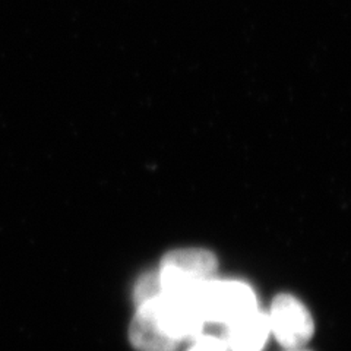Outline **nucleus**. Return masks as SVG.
<instances>
[{"label": "nucleus", "mask_w": 351, "mask_h": 351, "mask_svg": "<svg viewBox=\"0 0 351 351\" xmlns=\"http://www.w3.org/2000/svg\"><path fill=\"white\" fill-rule=\"evenodd\" d=\"M217 258L204 249L170 252L161 261L158 276L162 293L193 294L214 278Z\"/></svg>", "instance_id": "f257e3e1"}, {"label": "nucleus", "mask_w": 351, "mask_h": 351, "mask_svg": "<svg viewBox=\"0 0 351 351\" xmlns=\"http://www.w3.org/2000/svg\"><path fill=\"white\" fill-rule=\"evenodd\" d=\"M205 322L230 324L256 309L255 293L247 284L233 280L213 278L196 291Z\"/></svg>", "instance_id": "f03ea898"}, {"label": "nucleus", "mask_w": 351, "mask_h": 351, "mask_svg": "<svg viewBox=\"0 0 351 351\" xmlns=\"http://www.w3.org/2000/svg\"><path fill=\"white\" fill-rule=\"evenodd\" d=\"M157 321L174 341L195 339L202 335L205 319L193 294H166L152 300Z\"/></svg>", "instance_id": "7ed1b4c3"}, {"label": "nucleus", "mask_w": 351, "mask_h": 351, "mask_svg": "<svg viewBox=\"0 0 351 351\" xmlns=\"http://www.w3.org/2000/svg\"><path fill=\"white\" fill-rule=\"evenodd\" d=\"M271 331L287 350H295L309 341L315 331L312 315L306 306L290 294H280L268 315Z\"/></svg>", "instance_id": "20e7f679"}, {"label": "nucleus", "mask_w": 351, "mask_h": 351, "mask_svg": "<svg viewBox=\"0 0 351 351\" xmlns=\"http://www.w3.org/2000/svg\"><path fill=\"white\" fill-rule=\"evenodd\" d=\"M269 331L268 315L256 307L226 325L223 343L227 351H262Z\"/></svg>", "instance_id": "39448f33"}, {"label": "nucleus", "mask_w": 351, "mask_h": 351, "mask_svg": "<svg viewBox=\"0 0 351 351\" xmlns=\"http://www.w3.org/2000/svg\"><path fill=\"white\" fill-rule=\"evenodd\" d=\"M152 300L136 306L138 311L129 329L130 343L138 351H176L179 343L164 332L154 312Z\"/></svg>", "instance_id": "423d86ee"}, {"label": "nucleus", "mask_w": 351, "mask_h": 351, "mask_svg": "<svg viewBox=\"0 0 351 351\" xmlns=\"http://www.w3.org/2000/svg\"><path fill=\"white\" fill-rule=\"evenodd\" d=\"M161 294H162V287H161L158 271H149L136 281L135 290H134V298H135L136 306L149 302L152 299H157Z\"/></svg>", "instance_id": "0eeeda50"}, {"label": "nucleus", "mask_w": 351, "mask_h": 351, "mask_svg": "<svg viewBox=\"0 0 351 351\" xmlns=\"http://www.w3.org/2000/svg\"><path fill=\"white\" fill-rule=\"evenodd\" d=\"M188 351H227L221 338L214 335H199L193 339V344Z\"/></svg>", "instance_id": "6e6552de"}, {"label": "nucleus", "mask_w": 351, "mask_h": 351, "mask_svg": "<svg viewBox=\"0 0 351 351\" xmlns=\"http://www.w3.org/2000/svg\"><path fill=\"white\" fill-rule=\"evenodd\" d=\"M289 351H307V350H302V348H295V350H289Z\"/></svg>", "instance_id": "1a4fd4ad"}]
</instances>
